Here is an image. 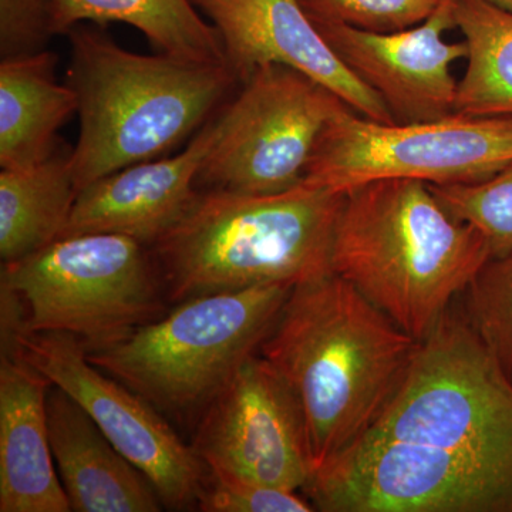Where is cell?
Instances as JSON below:
<instances>
[{
  "instance_id": "4",
  "label": "cell",
  "mask_w": 512,
  "mask_h": 512,
  "mask_svg": "<svg viewBox=\"0 0 512 512\" xmlns=\"http://www.w3.org/2000/svg\"><path fill=\"white\" fill-rule=\"evenodd\" d=\"M343 197L305 180L278 194L198 191L150 247L168 302L330 274Z\"/></svg>"
},
{
  "instance_id": "1",
  "label": "cell",
  "mask_w": 512,
  "mask_h": 512,
  "mask_svg": "<svg viewBox=\"0 0 512 512\" xmlns=\"http://www.w3.org/2000/svg\"><path fill=\"white\" fill-rule=\"evenodd\" d=\"M416 512H512V383L451 308L357 440Z\"/></svg>"
},
{
  "instance_id": "11",
  "label": "cell",
  "mask_w": 512,
  "mask_h": 512,
  "mask_svg": "<svg viewBox=\"0 0 512 512\" xmlns=\"http://www.w3.org/2000/svg\"><path fill=\"white\" fill-rule=\"evenodd\" d=\"M191 446L212 474L303 491L313 464L298 399L261 355L197 419Z\"/></svg>"
},
{
  "instance_id": "7",
  "label": "cell",
  "mask_w": 512,
  "mask_h": 512,
  "mask_svg": "<svg viewBox=\"0 0 512 512\" xmlns=\"http://www.w3.org/2000/svg\"><path fill=\"white\" fill-rule=\"evenodd\" d=\"M292 288L274 284L195 296L87 357L164 416L197 421L259 355Z\"/></svg>"
},
{
  "instance_id": "5",
  "label": "cell",
  "mask_w": 512,
  "mask_h": 512,
  "mask_svg": "<svg viewBox=\"0 0 512 512\" xmlns=\"http://www.w3.org/2000/svg\"><path fill=\"white\" fill-rule=\"evenodd\" d=\"M67 84L79 100L77 190L154 160L201 130L238 82L225 63L128 52L103 30L69 33Z\"/></svg>"
},
{
  "instance_id": "12",
  "label": "cell",
  "mask_w": 512,
  "mask_h": 512,
  "mask_svg": "<svg viewBox=\"0 0 512 512\" xmlns=\"http://www.w3.org/2000/svg\"><path fill=\"white\" fill-rule=\"evenodd\" d=\"M313 25L336 56L383 100L396 124L454 113L458 83L451 66L468 53L466 42L444 40V33L456 28L454 0H441L430 18L399 32H366L333 22Z\"/></svg>"
},
{
  "instance_id": "20",
  "label": "cell",
  "mask_w": 512,
  "mask_h": 512,
  "mask_svg": "<svg viewBox=\"0 0 512 512\" xmlns=\"http://www.w3.org/2000/svg\"><path fill=\"white\" fill-rule=\"evenodd\" d=\"M454 18L468 50L454 113L512 116L511 10L488 0H454Z\"/></svg>"
},
{
  "instance_id": "22",
  "label": "cell",
  "mask_w": 512,
  "mask_h": 512,
  "mask_svg": "<svg viewBox=\"0 0 512 512\" xmlns=\"http://www.w3.org/2000/svg\"><path fill=\"white\" fill-rule=\"evenodd\" d=\"M429 187L454 218L476 228L487 239L491 255L512 251V164L477 183Z\"/></svg>"
},
{
  "instance_id": "6",
  "label": "cell",
  "mask_w": 512,
  "mask_h": 512,
  "mask_svg": "<svg viewBox=\"0 0 512 512\" xmlns=\"http://www.w3.org/2000/svg\"><path fill=\"white\" fill-rule=\"evenodd\" d=\"M2 348L22 333L74 336L110 348L167 312L151 249L117 234L63 237L2 264Z\"/></svg>"
},
{
  "instance_id": "8",
  "label": "cell",
  "mask_w": 512,
  "mask_h": 512,
  "mask_svg": "<svg viewBox=\"0 0 512 512\" xmlns=\"http://www.w3.org/2000/svg\"><path fill=\"white\" fill-rule=\"evenodd\" d=\"M510 164L512 116L453 113L421 123L383 124L345 107L320 134L303 180L345 194L390 178L477 183Z\"/></svg>"
},
{
  "instance_id": "21",
  "label": "cell",
  "mask_w": 512,
  "mask_h": 512,
  "mask_svg": "<svg viewBox=\"0 0 512 512\" xmlns=\"http://www.w3.org/2000/svg\"><path fill=\"white\" fill-rule=\"evenodd\" d=\"M461 296L468 325L512 383V251L488 259Z\"/></svg>"
},
{
  "instance_id": "14",
  "label": "cell",
  "mask_w": 512,
  "mask_h": 512,
  "mask_svg": "<svg viewBox=\"0 0 512 512\" xmlns=\"http://www.w3.org/2000/svg\"><path fill=\"white\" fill-rule=\"evenodd\" d=\"M214 116L181 153L130 165L83 188L60 238L117 234L148 248L156 244L200 191L197 178L214 141Z\"/></svg>"
},
{
  "instance_id": "25",
  "label": "cell",
  "mask_w": 512,
  "mask_h": 512,
  "mask_svg": "<svg viewBox=\"0 0 512 512\" xmlns=\"http://www.w3.org/2000/svg\"><path fill=\"white\" fill-rule=\"evenodd\" d=\"M55 0H0V57L18 59L45 52Z\"/></svg>"
},
{
  "instance_id": "26",
  "label": "cell",
  "mask_w": 512,
  "mask_h": 512,
  "mask_svg": "<svg viewBox=\"0 0 512 512\" xmlns=\"http://www.w3.org/2000/svg\"><path fill=\"white\" fill-rule=\"evenodd\" d=\"M488 2L501 6V8L511 10L512 12V0H488Z\"/></svg>"
},
{
  "instance_id": "2",
  "label": "cell",
  "mask_w": 512,
  "mask_h": 512,
  "mask_svg": "<svg viewBox=\"0 0 512 512\" xmlns=\"http://www.w3.org/2000/svg\"><path fill=\"white\" fill-rule=\"evenodd\" d=\"M416 345L333 272L293 286L259 355L298 399L313 473L375 423Z\"/></svg>"
},
{
  "instance_id": "24",
  "label": "cell",
  "mask_w": 512,
  "mask_h": 512,
  "mask_svg": "<svg viewBox=\"0 0 512 512\" xmlns=\"http://www.w3.org/2000/svg\"><path fill=\"white\" fill-rule=\"evenodd\" d=\"M202 512H312L311 501L299 491L284 490L241 478L208 474L198 500Z\"/></svg>"
},
{
  "instance_id": "16",
  "label": "cell",
  "mask_w": 512,
  "mask_h": 512,
  "mask_svg": "<svg viewBox=\"0 0 512 512\" xmlns=\"http://www.w3.org/2000/svg\"><path fill=\"white\" fill-rule=\"evenodd\" d=\"M46 410L53 458L72 511L163 510L156 488L72 396L52 384Z\"/></svg>"
},
{
  "instance_id": "19",
  "label": "cell",
  "mask_w": 512,
  "mask_h": 512,
  "mask_svg": "<svg viewBox=\"0 0 512 512\" xmlns=\"http://www.w3.org/2000/svg\"><path fill=\"white\" fill-rule=\"evenodd\" d=\"M82 22L126 23L164 55L227 64L218 30L201 18L191 0H55V35H69Z\"/></svg>"
},
{
  "instance_id": "17",
  "label": "cell",
  "mask_w": 512,
  "mask_h": 512,
  "mask_svg": "<svg viewBox=\"0 0 512 512\" xmlns=\"http://www.w3.org/2000/svg\"><path fill=\"white\" fill-rule=\"evenodd\" d=\"M57 56L37 55L0 63V167L19 170L47 160L60 146L57 131L79 110L69 84L56 79Z\"/></svg>"
},
{
  "instance_id": "13",
  "label": "cell",
  "mask_w": 512,
  "mask_h": 512,
  "mask_svg": "<svg viewBox=\"0 0 512 512\" xmlns=\"http://www.w3.org/2000/svg\"><path fill=\"white\" fill-rule=\"evenodd\" d=\"M211 19L238 82L266 64H284L322 84L350 109L396 124L383 100L336 56L299 0H191Z\"/></svg>"
},
{
  "instance_id": "18",
  "label": "cell",
  "mask_w": 512,
  "mask_h": 512,
  "mask_svg": "<svg viewBox=\"0 0 512 512\" xmlns=\"http://www.w3.org/2000/svg\"><path fill=\"white\" fill-rule=\"evenodd\" d=\"M73 150L60 144L40 164L0 173V258L20 261L62 237L79 190Z\"/></svg>"
},
{
  "instance_id": "15",
  "label": "cell",
  "mask_w": 512,
  "mask_h": 512,
  "mask_svg": "<svg viewBox=\"0 0 512 512\" xmlns=\"http://www.w3.org/2000/svg\"><path fill=\"white\" fill-rule=\"evenodd\" d=\"M52 384L28 363H0V512H70L55 468L46 400Z\"/></svg>"
},
{
  "instance_id": "23",
  "label": "cell",
  "mask_w": 512,
  "mask_h": 512,
  "mask_svg": "<svg viewBox=\"0 0 512 512\" xmlns=\"http://www.w3.org/2000/svg\"><path fill=\"white\" fill-rule=\"evenodd\" d=\"M313 22L343 23L366 32L392 33L430 18L441 0H299Z\"/></svg>"
},
{
  "instance_id": "3",
  "label": "cell",
  "mask_w": 512,
  "mask_h": 512,
  "mask_svg": "<svg viewBox=\"0 0 512 512\" xmlns=\"http://www.w3.org/2000/svg\"><path fill=\"white\" fill-rule=\"evenodd\" d=\"M491 256L487 239L416 180H377L345 192L333 232V274L417 342Z\"/></svg>"
},
{
  "instance_id": "9",
  "label": "cell",
  "mask_w": 512,
  "mask_h": 512,
  "mask_svg": "<svg viewBox=\"0 0 512 512\" xmlns=\"http://www.w3.org/2000/svg\"><path fill=\"white\" fill-rule=\"evenodd\" d=\"M215 113L198 190L278 194L302 183L320 134L349 107L292 67L266 64Z\"/></svg>"
},
{
  "instance_id": "10",
  "label": "cell",
  "mask_w": 512,
  "mask_h": 512,
  "mask_svg": "<svg viewBox=\"0 0 512 512\" xmlns=\"http://www.w3.org/2000/svg\"><path fill=\"white\" fill-rule=\"evenodd\" d=\"M2 352L19 357L72 396L148 478L165 508L197 507L208 467L153 404L94 366L79 339L57 332L22 333Z\"/></svg>"
}]
</instances>
